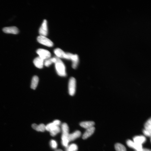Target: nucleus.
<instances>
[{"mask_svg":"<svg viewBox=\"0 0 151 151\" xmlns=\"http://www.w3.org/2000/svg\"><path fill=\"white\" fill-rule=\"evenodd\" d=\"M55 64V69L58 74L61 77H66V67L60 59L58 58Z\"/></svg>","mask_w":151,"mask_h":151,"instance_id":"f257e3e1","label":"nucleus"},{"mask_svg":"<svg viewBox=\"0 0 151 151\" xmlns=\"http://www.w3.org/2000/svg\"><path fill=\"white\" fill-rule=\"evenodd\" d=\"M76 82L75 79L71 78L69 80L68 84L69 93L71 96H73L76 90Z\"/></svg>","mask_w":151,"mask_h":151,"instance_id":"f03ea898","label":"nucleus"},{"mask_svg":"<svg viewBox=\"0 0 151 151\" xmlns=\"http://www.w3.org/2000/svg\"><path fill=\"white\" fill-rule=\"evenodd\" d=\"M37 40L39 43L46 46L51 47L54 45L53 42L46 37L39 36L37 37Z\"/></svg>","mask_w":151,"mask_h":151,"instance_id":"7ed1b4c3","label":"nucleus"},{"mask_svg":"<svg viewBox=\"0 0 151 151\" xmlns=\"http://www.w3.org/2000/svg\"><path fill=\"white\" fill-rule=\"evenodd\" d=\"M37 53L39 55V57L44 60L50 58L51 56V54L50 51L45 49H39L37 50Z\"/></svg>","mask_w":151,"mask_h":151,"instance_id":"20e7f679","label":"nucleus"},{"mask_svg":"<svg viewBox=\"0 0 151 151\" xmlns=\"http://www.w3.org/2000/svg\"><path fill=\"white\" fill-rule=\"evenodd\" d=\"M47 21L46 20L43 21L42 24L40 28L39 33L41 36L46 37L48 33Z\"/></svg>","mask_w":151,"mask_h":151,"instance_id":"39448f33","label":"nucleus"},{"mask_svg":"<svg viewBox=\"0 0 151 151\" xmlns=\"http://www.w3.org/2000/svg\"><path fill=\"white\" fill-rule=\"evenodd\" d=\"M126 144L130 148L135 149L136 151H140L143 149L142 145L137 144L130 140L127 141Z\"/></svg>","mask_w":151,"mask_h":151,"instance_id":"423d86ee","label":"nucleus"},{"mask_svg":"<svg viewBox=\"0 0 151 151\" xmlns=\"http://www.w3.org/2000/svg\"><path fill=\"white\" fill-rule=\"evenodd\" d=\"M3 31L5 33L17 34L19 33L18 28L15 26L7 27L4 28Z\"/></svg>","mask_w":151,"mask_h":151,"instance_id":"0eeeda50","label":"nucleus"},{"mask_svg":"<svg viewBox=\"0 0 151 151\" xmlns=\"http://www.w3.org/2000/svg\"><path fill=\"white\" fill-rule=\"evenodd\" d=\"M44 60L39 57L35 58L33 61L34 65L39 69L43 68L44 65Z\"/></svg>","mask_w":151,"mask_h":151,"instance_id":"6e6552de","label":"nucleus"},{"mask_svg":"<svg viewBox=\"0 0 151 151\" xmlns=\"http://www.w3.org/2000/svg\"><path fill=\"white\" fill-rule=\"evenodd\" d=\"M70 60L72 61V67L74 69H76L79 61V57L77 54H72L70 57Z\"/></svg>","mask_w":151,"mask_h":151,"instance_id":"1a4fd4ad","label":"nucleus"},{"mask_svg":"<svg viewBox=\"0 0 151 151\" xmlns=\"http://www.w3.org/2000/svg\"><path fill=\"white\" fill-rule=\"evenodd\" d=\"M62 131V137H68L69 132V128L68 125L66 123H63L61 126Z\"/></svg>","mask_w":151,"mask_h":151,"instance_id":"9d476101","label":"nucleus"},{"mask_svg":"<svg viewBox=\"0 0 151 151\" xmlns=\"http://www.w3.org/2000/svg\"><path fill=\"white\" fill-rule=\"evenodd\" d=\"M81 135V133L80 131H77L72 133L69 134L67 138L69 142L73 141L80 137Z\"/></svg>","mask_w":151,"mask_h":151,"instance_id":"9b49d317","label":"nucleus"},{"mask_svg":"<svg viewBox=\"0 0 151 151\" xmlns=\"http://www.w3.org/2000/svg\"><path fill=\"white\" fill-rule=\"evenodd\" d=\"M95 130V128L93 126L92 127L87 129L85 132L83 134L82 138L83 140H86L93 134Z\"/></svg>","mask_w":151,"mask_h":151,"instance_id":"f8f14e48","label":"nucleus"},{"mask_svg":"<svg viewBox=\"0 0 151 151\" xmlns=\"http://www.w3.org/2000/svg\"><path fill=\"white\" fill-rule=\"evenodd\" d=\"M133 142L142 145L144 143L146 139L145 137L143 136H137L133 138Z\"/></svg>","mask_w":151,"mask_h":151,"instance_id":"ddd939ff","label":"nucleus"},{"mask_svg":"<svg viewBox=\"0 0 151 151\" xmlns=\"http://www.w3.org/2000/svg\"><path fill=\"white\" fill-rule=\"evenodd\" d=\"M54 52L57 57L60 59H65L66 53L62 49L59 48H57L54 50Z\"/></svg>","mask_w":151,"mask_h":151,"instance_id":"4468645a","label":"nucleus"},{"mask_svg":"<svg viewBox=\"0 0 151 151\" xmlns=\"http://www.w3.org/2000/svg\"><path fill=\"white\" fill-rule=\"evenodd\" d=\"M32 127L34 129L38 132H43L46 130V126L43 124H41L39 125L36 124H33L32 125Z\"/></svg>","mask_w":151,"mask_h":151,"instance_id":"2eb2a0df","label":"nucleus"},{"mask_svg":"<svg viewBox=\"0 0 151 151\" xmlns=\"http://www.w3.org/2000/svg\"><path fill=\"white\" fill-rule=\"evenodd\" d=\"M94 125L95 123L92 121L83 122L80 124V126L86 129L92 127Z\"/></svg>","mask_w":151,"mask_h":151,"instance_id":"dca6fc26","label":"nucleus"},{"mask_svg":"<svg viewBox=\"0 0 151 151\" xmlns=\"http://www.w3.org/2000/svg\"><path fill=\"white\" fill-rule=\"evenodd\" d=\"M58 59L57 57L50 58L46 60L44 62V65L46 67H49L53 63H55L56 62Z\"/></svg>","mask_w":151,"mask_h":151,"instance_id":"f3484780","label":"nucleus"},{"mask_svg":"<svg viewBox=\"0 0 151 151\" xmlns=\"http://www.w3.org/2000/svg\"><path fill=\"white\" fill-rule=\"evenodd\" d=\"M39 80V78L37 76H35L33 77L31 84V88L33 90L36 89L38 84Z\"/></svg>","mask_w":151,"mask_h":151,"instance_id":"a211bd4d","label":"nucleus"},{"mask_svg":"<svg viewBox=\"0 0 151 151\" xmlns=\"http://www.w3.org/2000/svg\"><path fill=\"white\" fill-rule=\"evenodd\" d=\"M60 131L61 129L59 127V126H55L53 129L50 131V132L51 136L54 137L56 136Z\"/></svg>","mask_w":151,"mask_h":151,"instance_id":"6ab92c4d","label":"nucleus"},{"mask_svg":"<svg viewBox=\"0 0 151 151\" xmlns=\"http://www.w3.org/2000/svg\"><path fill=\"white\" fill-rule=\"evenodd\" d=\"M78 149L77 146L73 144L68 146L66 148V151H77Z\"/></svg>","mask_w":151,"mask_h":151,"instance_id":"aec40b11","label":"nucleus"},{"mask_svg":"<svg viewBox=\"0 0 151 151\" xmlns=\"http://www.w3.org/2000/svg\"><path fill=\"white\" fill-rule=\"evenodd\" d=\"M115 148L117 151H126L125 147L123 144L119 143L115 145Z\"/></svg>","mask_w":151,"mask_h":151,"instance_id":"412c9836","label":"nucleus"},{"mask_svg":"<svg viewBox=\"0 0 151 151\" xmlns=\"http://www.w3.org/2000/svg\"><path fill=\"white\" fill-rule=\"evenodd\" d=\"M145 129L151 132V118L147 121L144 125Z\"/></svg>","mask_w":151,"mask_h":151,"instance_id":"4be33fe9","label":"nucleus"},{"mask_svg":"<svg viewBox=\"0 0 151 151\" xmlns=\"http://www.w3.org/2000/svg\"><path fill=\"white\" fill-rule=\"evenodd\" d=\"M61 138L62 145L66 148L68 146V143L69 142L68 138L67 137H62Z\"/></svg>","mask_w":151,"mask_h":151,"instance_id":"5701e85b","label":"nucleus"},{"mask_svg":"<svg viewBox=\"0 0 151 151\" xmlns=\"http://www.w3.org/2000/svg\"><path fill=\"white\" fill-rule=\"evenodd\" d=\"M55 126L53 123H50L46 126V130L50 132L51 130L53 129Z\"/></svg>","mask_w":151,"mask_h":151,"instance_id":"b1692460","label":"nucleus"},{"mask_svg":"<svg viewBox=\"0 0 151 151\" xmlns=\"http://www.w3.org/2000/svg\"><path fill=\"white\" fill-rule=\"evenodd\" d=\"M51 148L53 149H56L57 147V144L56 142L54 140H51L50 143Z\"/></svg>","mask_w":151,"mask_h":151,"instance_id":"393cba45","label":"nucleus"},{"mask_svg":"<svg viewBox=\"0 0 151 151\" xmlns=\"http://www.w3.org/2000/svg\"><path fill=\"white\" fill-rule=\"evenodd\" d=\"M143 132L146 136L148 137H150L151 132L145 129H144L143 131Z\"/></svg>","mask_w":151,"mask_h":151,"instance_id":"a878e982","label":"nucleus"},{"mask_svg":"<svg viewBox=\"0 0 151 151\" xmlns=\"http://www.w3.org/2000/svg\"><path fill=\"white\" fill-rule=\"evenodd\" d=\"M53 123L55 126H59L61 124V122L60 121L56 120L54 121Z\"/></svg>","mask_w":151,"mask_h":151,"instance_id":"bb28decb","label":"nucleus"},{"mask_svg":"<svg viewBox=\"0 0 151 151\" xmlns=\"http://www.w3.org/2000/svg\"><path fill=\"white\" fill-rule=\"evenodd\" d=\"M142 151H151V150L148 149H143Z\"/></svg>","mask_w":151,"mask_h":151,"instance_id":"cd10ccee","label":"nucleus"},{"mask_svg":"<svg viewBox=\"0 0 151 151\" xmlns=\"http://www.w3.org/2000/svg\"><path fill=\"white\" fill-rule=\"evenodd\" d=\"M55 151H63L61 149H58L55 150Z\"/></svg>","mask_w":151,"mask_h":151,"instance_id":"c85d7f7f","label":"nucleus"}]
</instances>
